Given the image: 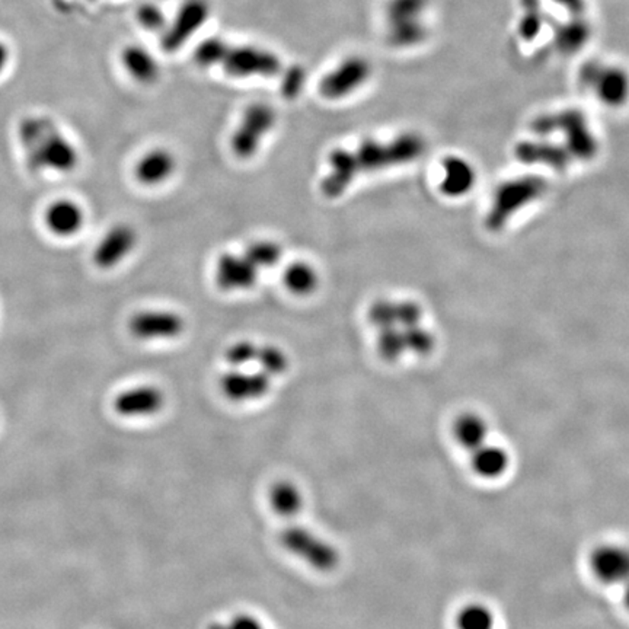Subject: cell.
<instances>
[{
	"mask_svg": "<svg viewBox=\"0 0 629 629\" xmlns=\"http://www.w3.org/2000/svg\"><path fill=\"white\" fill-rule=\"evenodd\" d=\"M328 161L331 165V172L320 182V192L328 199H337L346 192L347 188L360 173V170L354 152L347 149H335Z\"/></svg>",
	"mask_w": 629,
	"mask_h": 629,
	"instance_id": "obj_20",
	"label": "cell"
},
{
	"mask_svg": "<svg viewBox=\"0 0 629 629\" xmlns=\"http://www.w3.org/2000/svg\"><path fill=\"white\" fill-rule=\"evenodd\" d=\"M221 66L226 74L233 78H252V76L271 78L280 74L281 62L277 54L264 47L229 45Z\"/></svg>",
	"mask_w": 629,
	"mask_h": 629,
	"instance_id": "obj_9",
	"label": "cell"
},
{
	"mask_svg": "<svg viewBox=\"0 0 629 629\" xmlns=\"http://www.w3.org/2000/svg\"><path fill=\"white\" fill-rule=\"evenodd\" d=\"M130 332L139 339H175L184 331V319L173 312L146 310L130 319Z\"/></svg>",
	"mask_w": 629,
	"mask_h": 629,
	"instance_id": "obj_14",
	"label": "cell"
},
{
	"mask_svg": "<svg viewBox=\"0 0 629 629\" xmlns=\"http://www.w3.org/2000/svg\"><path fill=\"white\" fill-rule=\"evenodd\" d=\"M370 76L368 60L359 55L347 57L320 81V95L328 100H341L360 88Z\"/></svg>",
	"mask_w": 629,
	"mask_h": 629,
	"instance_id": "obj_13",
	"label": "cell"
},
{
	"mask_svg": "<svg viewBox=\"0 0 629 629\" xmlns=\"http://www.w3.org/2000/svg\"><path fill=\"white\" fill-rule=\"evenodd\" d=\"M136 243V231L132 226H114L103 235L93 251V262L98 269L111 270L134 250Z\"/></svg>",
	"mask_w": 629,
	"mask_h": 629,
	"instance_id": "obj_16",
	"label": "cell"
},
{
	"mask_svg": "<svg viewBox=\"0 0 629 629\" xmlns=\"http://www.w3.org/2000/svg\"><path fill=\"white\" fill-rule=\"evenodd\" d=\"M582 84L604 107L621 108L629 103V72L624 67L592 63L583 69Z\"/></svg>",
	"mask_w": 629,
	"mask_h": 629,
	"instance_id": "obj_8",
	"label": "cell"
},
{
	"mask_svg": "<svg viewBox=\"0 0 629 629\" xmlns=\"http://www.w3.org/2000/svg\"><path fill=\"white\" fill-rule=\"evenodd\" d=\"M369 322L373 327L383 328L390 325H417L423 322V308L412 300H376L370 305L368 310Z\"/></svg>",
	"mask_w": 629,
	"mask_h": 629,
	"instance_id": "obj_18",
	"label": "cell"
},
{
	"mask_svg": "<svg viewBox=\"0 0 629 629\" xmlns=\"http://www.w3.org/2000/svg\"><path fill=\"white\" fill-rule=\"evenodd\" d=\"M207 629H267L260 619L250 614H238L228 621L213 622Z\"/></svg>",
	"mask_w": 629,
	"mask_h": 629,
	"instance_id": "obj_35",
	"label": "cell"
},
{
	"mask_svg": "<svg viewBox=\"0 0 629 629\" xmlns=\"http://www.w3.org/2000/svg\"><path fill=\"white\" fill-rule=\"evenodd\" d=\"M122 63L125 72L139 84L151 85L158 81V62L146 48L140 45H127L122 53Z\"/></svg>",
	"mask_w": 629,
	"mask_h": 629,
	"instance_id": "obj_27",
	"label": "cell"
},
{
	"mask_svg": "<svg viewBox=\"0 0 629 629\" xmlns=\"http://www.w3.org/2000/svg\"><path fill=\"white\" fill-rule=\"evenodd\" d=\"M258 269L245 255L223 254L216 265V281L223 290H247L257 283Z\"/></svg>",
	"mask_w": 629,
	"mask_h": 629,
	"instance_id": "obj_21",
	"label": "cell"
},
{
	"mask_svg": "<svg viewBox=\"0 0 629 629\" xmlns=\"http://www.w3.org/2000/svg\"><path fill=\"white\" fill-rule=\"evenodd\" d=\"M305 70L300 69V67H293V69L289 70L286 76H284L283 84H281V91H283L284 96L296 98L302 91L303 86H305Z\"/></svg>",
	"mask_w": 629,
	"mask_h": 629,
	"instance_id": "obj_36",
	"label": "cell"
},
{
	"mask_svg": "<svg viewBox=\"0 0 629 629\" xmlns=\"http://www.w3.org/2000/svg\"><path fill=\"white\" fill-rule=\"evenodd\" d=\"M622 602H624L626 611L629 612V583L622 587Z\"/></svg>",
	"mask_w": 629,
	"mask_h": 629,
	"instance_id": "obj_38",
	"label": "cell"
},
{
	"mask_svg": "<svg viewBox=\"0 0 629 629\" xmlns=\"http://www.w3.org/2000/svg\"><path fill=\"white\" fill-rule=\"evenodd\" d=\"M452 435L459 447L471 453L491 438L489 424L481 414L464 412L453 421Z\"/></svg>",
	"mask_w": 629,
	"mask_h": 629,
	"instance_id": "obj_23",
	"label": "cell"
},
{
	"mask_svg": "<svg viewBox=\"0 0 629 629\" xmlns=\"http://www.w3.org/2000/svg\"><path fill=\"white\" fill-rule=\"evenodd\" d=\"M457 629H497V618L491 607L484 604H465L457 614Z\"/></svg>",
	"mask_w": 629,
	"mask_h": 629,
	"instance_id": "obj_29",
	"label": "cell"
},
{
	"mask_svg": "<svg viewBox=\"0 0 629 629\" xmlns=\"http://www.w3.org/2000/svg\"><path fill=\"white\" fill-rule=\"evenodd\" d=\"M177 161L166 149H155L140 159L134 175L143 185H158L172 175Z\"/></svg>",
	"mask_w": 629,
	"mask_h": 629,
	"instance_id": "obj_24",
	"label": "cell"
},
{
	"mask_svg": "<svg viewBox=\"0 0 629 629\" xmlns=\"http://www.w3.org/2000/svg\"><path fill=\"white\" fill-rule=\"evenodd\" d=\"M258 346L251 341H238L226 349L225 358L232 368L240 369L250 365L257 359Z\"/></svg>",
	"mask_w": 629,
	"mask_h": 629,
	"instance_id": "obj_33",
	"label": "cell"
},
{
	"mask_svg": "<svg viewBox=\"0 0 629 629\" xmlns=\"http://www.w3.org/2000/svg\"><path fill=\"white\" fill-rule=\"evenodd\" d=\"M535 133H561L564 146L575 162H589L599 151V143L585 118L575 113L542 118L535 123Z\"/></svg>",
	"mask_w": 629,
	"mask_h": 629,
	"instance_id": "obj_6",
	"label": "cell"
},
{
	"mask_svg": "<svg viewBox=\"0 0 629 629\" xmlns=\"http://www.w3.org/2000/svg\"><path fill=\"white\" fill-rule=\"evenodd\" d=\"M376 347L382 360L392 363L399 360L404 354H414L419 358L428 356L435 349L436 337L423 322L408 327L390 325L379 328Z\"/></svg>",
	"mask_w": 629,
	"mask_h": 629,
	"instance_id": "obj_5",
	"label": "cell"
},
{
	"mask_svg": "<svg viewBox=\"0 0 629 629\" xmlns=\"http://www.w3.org/2000/svg\"><path fill=\"white\" fill-rule=\"evenodd\" d=\"M18 140L25 162L34 172L54 171L67 173L76 170L78 149L63 134L52 118L30 115L19 122Z\"/></svg>",
	"mask_w": 629,
	"mask_h": 629,
	"instance_id": "obj_1",
	"label": "cell"
},
{
	"mask_svg": "<svg viewBox=\"0 0 629 629\" xmlns=\"http://www.w3.org/2000/svg\"><path fill=\"white\" fill-rule=\"evenodd\" d=\"M274 108L267 103H252L243 113L242 122L232 136V151L238 158L250 159L257 153L262 137L276 124Z\"/></svg>",
	"mask_w": 629,
	"mask_h": 629,
	"instance_id": "obj_10",
	"label": "cell"
},
{
	"mask_svg": "<svg viewBox=\"0 0 629 629\" xmlns=\"http://www.w3.org/2000/svg\"><path fill=\"white\" fill-rule=\"evenodd\" d=\"M262 372L270 378L283 375L289 369L288 354L276 346L258 347L257 359H255Z\"/></svg>",
	"mask_w": 629,
	"mask_h": 629,
	"instance_id": "obj_31",
	"label": "cell"
},
{
	"mask_svg": "<svg viewBox=\"0 0 629 629\" xmlns=\"http://www.w3.org/2000/svg\"><path fill=\"white\" fill-rule=\"evenodd\" d=\"M165 407V395L156 387H136L123 390L113 402L118 416L125 418L156 416Z\"/></svg>",
	"mask_w": 629,
	"mask_h": 629,
	"instance_id": "obj_15",
	"label": "cell"
},
{
	"mask_svg": "<svg viewBox=\"0 0 629 629\" xmlns=\"http://www.w3.org/2000/svg\"><path fill=\"white\" fill-rule=\"evenodd\" d=\"M228 48L229 44L226 41L216 37L209 38L195 48L194 60L201 67L218 66L225 59Z\"/></svg>",
	"mask_w": 629,
	"mask_h": 629,
	"instance_id": "obj_32",
	"label": "cell"
},
{
	"mask_svg": "<svg viewBox=\"0 0 629 629\" xmlns=\"http://www.w3.org/2000/svg\"><path fill=\"white\" fill-rule=\"evenodd\" d=\"M271 388V378L267 373H243L241 370H231L221 376V389L232 402L255 401L269 394Z\"/></svg>",
	"mask_w": 629,
	"mask_h": 629,
	"instance_id": "obj_17",
	"label": "cell"
},
{
	"mask_svg": "<svg viewBox=\"0 0 629 629\" xmlns=\"http://www.w3.org/2000/svg\"><path fill=\"white\" fill-rule=\"evenodd\" d=\"M548 192L544 178L536 175L506 181L494 192L486 213V225L489 231H501L523 210L539 201Z\"/></svg>",
	"mask_w": 629,
	"mask_h": 629,
	"instance_id": "obj_2",
	"label": "cell"
},
{
	"mask_svg": "<svg viewBox=\"0 0 629 629\" xmlns=\"http://www.w3.org/2000/svg\"><path fill=\"white\" fill-rule=\"evenodd\" d=\"M469 464L478 478L494 481L507 474L512 467V457L507 447L489 438L488 442L469 453Z\"/></svg>",
	"mask_w": 629,
	"mask_h": 629,
	"instance_id": "obj_19",
	"label": "cell"
},
{
	"mask_svg": "<svg viewBox=\"0 0 629 629\" xmlns=\"http://www.w3.org/2000/svg\"><path fill=\"white\" fill-rule=\"evenodd\" d=\"M284 284L290 293L298 296H308L317 290L319 277L317 270L308 262H293L284 271Z\"/></svg>",
	"mask_w": 629,
	"mask_h": 629,
	"instance_id": "obj_28",
	"label": "cell"
},
{
	"mask_svg": "<svg viewBox=\"0 0 629 629\" xmlns=\"http://www.w3.org/2000/svg\"><path fill=\"white\" fill-rule=\"evenodd\" d=\"M48 231L59 238L78 235L85 225V211L74 200H57L45 211Z\"/></svg>",
	"mask_w": 629,
	"mask_h": 629,
	"instance_id": "obj_22",
	"label": "cell"
},
{
	"mask_svg": "<svg viewBox=\"0 0 629 629\" xmlns=\"http://www.w3.org/2000/svg\"><path fill=\"white\" fill-rule=\"evenodd\" d=\"M270 507L281 519H296L302 513L305 498L295 482L281 479L272 484L269 494Z\"/></svg>",
	"mask_w": 629,
	"mask_h": 629,
	"instance_id": "obj_25",
	"label": "cell"
},
{
	"mask_svg": "<svg viewBox=\"0 0 629 629\" xmlns=\"http://www.w3.org/2000/svg\"><path fill=\"white\" fill-rule=\"evenodd\" d=\"M209 16V0H185L172 23H168L163 30L162 47L166 52H177L195 33L201 30Z\"/></svg>",
	"mask_w": 629,
	"mask_h": 629,
	"instance_id": "obj_12",
	"label": "cell"
},
{
	"mask_svg": "<svg viewBox=\"0 0 629 629\" xmlns=\"http://www.w3.org/2000/svg\"><path fill=\"white\" fill-rule=\"evenodd\" d=\"M475 180L477 177H475L474 166L467 162L465 159L452 156L442 162L440 187L446 195L460 197V195L467 194L474 187Z\"/></svg>",
	"mask_w": 629,
	"mask_h": 629,
	"instance_id": "obj_26",
	"label": "cell"
},
{
	"mask_svg": "<svg viewBox=\"0 0 629 629\" xmlns=\"http://www.w3.org/2000/svg\"><path fill=\"white\" fill-rule=\"evenodd\" d=\"M280 544L290 555L319 573H331L339 565V552L331 542L300 525H289L280 534Z\"/></svg>",
	"mask_w": 629,
	"mask_h": 629,
	"instance_id": "obj_4",
	"label": "cell"
},
{
	"mask_svg": "<svg viewBox=\"0 0 629 629\" xmlns=\"http://www.w3.org/2000/svg\"><path fill=\"white\" fill-rule=\"evenodd\" d=\"M9 63H11V50L6 43L0 40V74H4Z\"/></svg>",
	"mask_w": 629,
	"mask_h": 629,
	"instance_id": "obj_37",
	"label": "cell"
},
{
	"mask_svg": "<svg viewBox=\"0 0 629 629\" xmlns=\"http://www.w3.org/2000/svg\"><path fill=\"white\" fill-rule=\"evenodd\" d=\"M426 151L424 142L416 133H405L390 140L389 143H380L378 140L366 139L354 152L360 172H376L389 170L394 166L414 162Z\"/></svg>",
	"mask_w": 629,
	"mask_h": 629,
	"instance_id": "obj_3",
	"label": "cell"
},
{
	"mask_svg": "<svg viewBox=\"0 0 629 629\" xmlns=\"http://www.w3.org/2000/svg\"><path fill=\"white\" fill-rule=\"evenodd\" d=\"M428 0H390L387 8L388 38L397 47H412L428 35L424 14Z\"/></svg>",
	"mask_w": 629,
	"mask_h": 629,
	"instance_id": "obj_7",
	"label": "cell"
},
{
	"mask_svg": "<svg viewBox=\"0 0 629 629\" xmlns=\"http://www.w3.org/2000/svg\"><path fill=\"white\" fill-rule=\"evenodd\" d=\"M137 19H139L140 25L146 30L155 31V33L156 31H162L163 33L166 25H168L165 14L155 4L142 5L137 11Z\"/></svg>",
	"mask_w": 629,
	"mask_h": 629,
	"instance_id": "obj_34",
	"label": "cell"
},
{
	"mask_svg": "<svg viewBox=\"0 0 629 629\" xmlns=\"http://www.w3.org/2000/svg\"><path fill=\"white\" fill-rule=\"evenodd\" d=\"M243 255L258 270L270 269L281 260L283 250L279 243L272 242V241H257V242L251 243Z\"/></svg>",
	"mask_w": 629,
	"mask_h": 629,
	"instance_id": "obj_30",
	"label": "cell"
},
{
	"mask_svg": "<svg viewBox=\"0 0 629 629\" xmlns=\"http://www.w3.org/2000/svg\"><path fill=\"white\" fill-rule=\"evenodd\" d=\"M589 567L597 582L604 585L629 583V545L606 542L590 552Z\"/></svg>",
	"mask_w": 629,
	"mask_h": 629,
	"instance_id": "obj_11",
	"label": "cell"
},
{
	"mask_svg": "<svg viewBox=\"0 0 629 629\" xmlns=\"http://www.w3.org/2000/svg\"><path fill=\"white\" fill-rule=\"evenodd\" d=\"M556 4L565 5V6H575V5L582 4V0H554Z\"/></svg>",
	"mask_w": 629,
	"mask_h": 629,
	"instance_id": "obj_39",
	"label": "cell"
}]
</instances>
